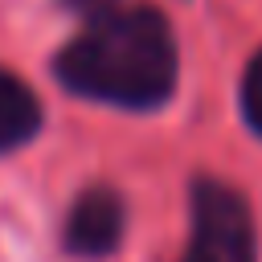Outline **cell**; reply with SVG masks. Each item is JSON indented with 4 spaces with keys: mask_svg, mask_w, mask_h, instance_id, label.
<instances>
[{
    "mask_svg": "<svg viewBox=\"0 0 262 262\" xmlns=\"http://www.w3.org/2000/svg\"><path fill=\"white\" fill-rule=\"evenodd\" d=\"M176 66L172 29L164 12L147 4H119L90 16L86 29L53 57L66 90L127 111L164 106L176 90Z\"/></svg>",
    "mask_w": 262,
    "mask_h": 262,
    "instance_id": "obj_1",
    "label": "cell"
},
{
    "mask_svg": "<svg viewBox=\"0 0 262 262\" xmlns=\"http://www.w3.org/2000/svg\"><path fill=\"white\" fill-rule=\"evenodd\" d=\"M180 262H258L254 217L242 192L213 176L192 184V233Z\"/></svg>",
    "mask_w": 262,
    "mask_h": 262,
    "instance_id": "obj_2",
    "label": "cell"
},
{
    "mask_svg": "<svg viewBox=\"0 0 262 262\" xmlns=\"http://www.w3.org/2000/svg\"><path fill=\"white\" fill-rule=\"evenodd\" d=\"M123 242V196L115 188L78 192L66 217V250L74 258H106Z\"/></svg>",
    "mask_w": 262,
    "mask_h": 262,
    "instance_id": "obj_3",
    "label": "cell"
},
{
    "mask_svg": "<svg viewBox=\"0 0 262 262\" xmlns=\"http://www.w3.org/2000/svg\"><path fill=\"white\" fill-rule=\"evenodd\" d=\"M41 131V102L37 94L8 70H0V151L29 143Z\"/></svg>",
    "mask_w": 262,
    "mask_h": 262,
    "instance_id": "obj_4",
    "label": "cell"
},
{
    "mask_svg": "<svg viewBox=\"0 0 262 262\" xmlns=\"http://www.w3.org/2000/svg\"><path fill=\"white\" fill-rule=\"evenodd\" d=\"M242 115L262 135V49L254 53V61L246 66V78H242Z\"/></svg>",
    "mask_w": 262,
    "mask_h": 262,
    "instance_id": "obj_5",
    "label": "cell"
},
{
    "mask_svg": "<svg viewBox=\"0 0 262 262\" xmlns=\"http://www.w3.org/2000/svg\"><path fill=\"white\" fill-rule=\"evenodd\" d=\"M66 8H74V12H82L86 20L90 16H102V12H111V8H119L123 0H61Z\"/></svg>",
    "mask_w": 262,
    "mask_h": 262,
    "instance_id": "obj_6",
    "label": "cell"
}]
</instances>
